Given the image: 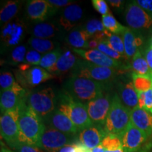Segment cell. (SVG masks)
I'll return each mask as SVG.
<instances>
[{
    "instance_id": "cell-1",
    "label": "cell",
    "mask_w": 152,
    "mask_h": 152,
    "mask_svg": "<svg viewBox=\"0 0 152 152\" xmlns=\"http://www.w3.org/2000/svg\"><path fill=\"white\" fill-rule=\"evenodd\" d=\"M18 123L20 142L38 147L46 125L43 120L28 105L27 102L19 108Z\"/></svg>"
},
{
    "instance_id": "cell-2",
    "label": "cell",
    "mask_w": 152,
    "mask_h": 152,
    "mask_svg": "<svg viewBox=\"0 0 152 152\" xmlns=\"http://www.w3.org/2000/svg\"><path fill=\"white\" fill-rule=\"evenodd\" d=\"M56 109L71 120L79 132L92 125L87 106L64 91L57 99Z\"/></svg>"
},
{
    "instance_id": "cell-3",
    "label": "cell",
    "mask_w": 152,
    "mask_h": 152,
    "mask_svg": "<svg viewBox=\"0 0 152 152\" xmlns=\"http://www.w3.org/2000/svg\"><path fill=\"white\" fill-rule=\"evenodd\" d=\"M106 85L92 80L71 76L64 84V91L83 104H87L104 93Z\"/></svg>"
},
{
    "instance_id": "cell-4",
    "label": "cell",
    "mask_w": 152,
    "mask_h": 152,
    "mask_svg": "<svg viewBox=\"0 0 152 152\" xmlns=\"http://www.w3.org/2000/svg\"><path fill=\"white\" fill-rule=\"evenodd\" d=\"M130 123V110L123 104L118 95L115 94L104 123V130L107 134L121 137Z\"/></svg>"
},
{
    "instance_id": "cell-5",
    "label": "cell",
    "mask_w": 152,
    "mask_h": 152,
    "mask_svg": "<svg viewBox=\"0 0 152 152\" xmlns=\"http://www.w3.org/2000/svg\"><path fill=\"white\" fill-rule=\"evenodd\" d=\"M118 71V70L96 66L85 60L78 59L71 73L72 76L88 78L106 85L116 77Z\"/></svg>"
},
{
    "instance_id": "cell-6",
    "label": "cell",
    "mask_w": 152,
    "mask_h": 152,
    "mask_svg": "<svg viewBox=\"0 0 152 152\" xmlns=\"http://www.w3.org/2000/svg\"><path fill=\"white\" fill-rule=\"evenodd\" d=\"M26 102L44 121L56 109L57 98L54 90L48 87L30 93L28 95Z\"/></svg>"
},
{
    "instance_id": "cell-7",
    "label": "cell",
    "mask_w": 152,
    "mask_h": 152,
    "mask_svg": "<svg viewBox=\"0 0 152 152\" xmlns=\"http://www.w3.org/2000/svg\"><path fill=\"white\" fill-rule=\"evenodd\" d=\"M75 137L46 126L38 147L47 152H58L68 144H75Z\"/></svg>"
},
{
    "instance_id": "cell-8",
    "label": "cell",
    "mask_w": 152,
    "mask_h": 152,
    "mask_svg": "<svg viewBox=\"0 0 152 152\" xmlns=\"http://www.w3.org/2000/svg\"><path fill=\"white\" fill-rule=\"evenodd\" d=\"M18 118V110L6 112L0 118L1 136L11 148L20 142Z\"/></svg>"
},
{
    "instance_id": "cell-9",
    "label": "cell",
    "mask_w": 152,
    "mask_h": 152,
    "mask_svg": "<svg viewBox=\"0 0 152 152\" xmlns=\"http://www.w3.org/2000/svg\"><path fill=\"white\" fill-rule=\"evenodd\" d=\"M27 97L26 90L18 83L9 90L1 91L0 108L1 114L18 110L23 104L26 103Z\"/></svg>"
},
{
    "instance_id": "cell-10",
    "label": "cell",
    "mask_w": 152,
    "mask_h": 152,
    "mask_svg": "<svg viewBox=\"0 0 152 152\" xmlns=\"http://www.w3.org/2000/svg\"><path fill=\"white\" fill-rule=\"evenodd\" d=\"M112 99L109 94L103 93L101 96L87 104L89 116L92 124L104 128L106 117L111 108Z\"/></svg>"
},
{
    "instance_id": "cell-11",
    "label": "cell",
    "mask_w": 152,
    "mask_h": 152,
    "mask_svg": "<svg viewBox=\"0 0 152 152\" xmlns=\"http://www.w3.org/2000/svg\"><path fill=\"white\" fill-rule=\"evenodd\" d=\"M125 18L128 26L133 29H147L152 26V17L136 1H131L127 6Z\"/></svg>"
},
{
    "instance_id": "cell-12",
    "label": "cell",
    "mask_w": 152,
    "mask_h": 152,
    "mask_svg": "<svg viewBox=\"0 0 152 152\" xmlns=\"http://www.w3.org/2000/svg\"><path fill=\"white\" fill-rule=\"evenodd\" d=\"M76 54L84 58V60L92 63L96 66L113 68V69H122L124 67L122 62L110 58L103 52L98 49H73Z\"/></svg>"
},
{
    "instance_id": "cell-13",
    "label": "cell",
    "mask_w": 152,
    "mask_h": 152,
    "mask_svg": "<svg viewBox=\"0 0 152 152\" xmlns=\"http://www.w3.org/2000/svg\"><path fill=\"white\" fill-rule=\"evenodd\" d=\"M26 14L31 20L42 23L54 15L57 9L46 0H30L26 4Z\"/></svg>"
},
{
    "instance_id": "cell-14",
    "label": "cell",
    "mask_w": 152,
    "mask_h": 152,
    "mask_svg": "<svg viewBox=\"0 0 152 152\" xmlns=\"http://www.w3.org/2000/svg\"><path fill=\"white\" fill-rule=\"evenodd\" d=\"M120 139L124 151L132 152L141 148L149 140V137L130 123Z\"/></svg>"
},
{
    "instance_id": "cell-15",
    "label": "cell",
    "mask_w": 152,
    "mask_h": 152,
    "mask_svg": "<svg viewBox=\"0 0 152 152\" xmlns=\"http://www.w3.org/2000/svg\"><path fill=\"white\" fill-rule=\"evenodd\" d=\"M46 126L68 134L75 135L79 132L78 129L67 115L56 109L48 117L44 120Z\"/></svg>"
},
{
    "instance_id": "cell-16",
    "label": "cell",
    "mask_w": 152,
    "mask_h": 152,
    "mask_svg": "<svg viewBox=\"0 0 152 152\" xmlns=\"http://www.w3.org/2000/svg\"><path fill=\"white\" fill-rule=\"evenodd\" d=\"M106 134L103 127L92 125L80 131L78 141L89 149H92L100 145Z\"/></svg>"
},
{
    "instance_id": "cell-17",
    "label": "cell",
    "mask_w": 152,
    "mask_h": 152,
    "mask_svg": "<svg viewBox=\"0 0 152 152\" xmlns=\"http://www.w3.org/2000/svg\"><path fill=\"white\" fill-rule=\"evenodd\" d=\"M130 121L149 137L152 135V114L149 111L138 106L130 110Z\"/></svg>"
},
{
    "instance_id": "cell-18",
    "label": "cell",
    "mask_w": 152,
    "mask_h": 152,
    "mask_svg": "<svg viewBox=\"0 0 152 152\" xmlns=\"http://www.w3.org/2000/svg\"><path fill=\"white\" fill-rule=\"evenodd\" d=\"M83 16V10L79 5L72 4L64 9L59 18V26L66 31L73 29Z\"/></svg>"
},
{
    "instance_id": "cell-19",
    "label": "cell",
    "mask_w": 152,
    "mask_h": 152,
    "mask_svg": "<svg viewBox=\"0 0 152 152\" xmlns=\"http://www.w3.org/2000/svg\"><path fill=\"white\" fill-rule=\"evenodd\" d=\"M119 97L123 104L132 110L138 106V92L134 88L132 82L120 83L118 85Z\"/></svg>"
},
{
    "instance_id": "cell-20",
    "label": "cell",
    "mask_w": 152,
    "mask_h": 152,
    "mask_svg": "<svg viewBox=\"0 0 152 152\" xmlns=\"http://www.w3.org/2000/svg\"><path fill=\"white\" fill-rule=\"evenodd\" d=\"M22 75L26 84L31 87L37 86L54 77V75L47 71V70L39 66H33L28 71L22 72Z\"/></svg>"
},
{
    "instance_id": "cell-21",
    "label": "cell",
    "mask_w": 152,
    "mask_h": 152,
    "mask_svg": "<svg viewBox=\"0 0 152 152\" xmlns=\"http://www.w3.org/2000/svg\"><path fill=\"white\" fill-rule=\"evenodd\" d=\"M77 61L78 58L71 51H66L61 54V56L57 61L56 64L53 67L47 70V71L51 74H56V75L65 73L71 70H73Z\"/></svg>"
},
{
    "instance_id": "cell-22",
    "label": "cell",
    "mask_w": 152,
    "mask_h": 152,
    "mask_svg": "<svg viewBox=\"0 0 152 152\" xmlns=\"http://www.w3.org/2000/svg\"><path fill=\"white\" fill-rule=\"evenodd\" d=\"M122 37L124 42L125 56L127 58H132L140 50V47L143 43L142 38L137 35L136 33L129 28H126L123 33Z\"/></svg>"
},
{
    "instance_id": "cell-23",
    "label": "cell",
    "mask_w": 152,
    "mask_h": 152,
    "mask_svg": "<svg viewBox=\"0 0 152 152\" xmlns=\"http://www.w3.org/2000/svg\"><path fill=\"white\" fill-rule=\"evenodd\" d=\"M91 39L92 37L85 29L75 28L66 37V43L73 49H87L88 42Z\"/></svg>"
},
{
    "instance_id": "cell-24",
    "label": "cell",
    "mask_w": 152,
    "mask_h": 152,
    "mask_svg": "<svg viewBox=\"0 0 152 152\" xmlns=\"http://www.w3.org/2000/svg\"><path fill=\"white\" fill-rule=\"evenodd\" d=\"M58 28L52 23H38L32 29L31 33L34 37L49 39L56 35Z\"/></svg>"
},
{
    "instance_id": "cell-25",
    "label": "cell",
    "mask_w": 152,
    "mask_h": 152,
    "mask_svg": "<svg viewBox=\"0 0 152 152\" xmlns=\"http://www.w3.org/2000/svg\"><path fill=\"white\" fill-rule=\"evenodd\" d=\"M132 68L134 73L141 75H146L152 80V73L149 64L142 54L139 50L133 56L131 62Z\"/></svg>"
},
{
    "instance_id": "cell-26",
    "label": "cell",
    "mask_w": 152,
    "mask_h": 152,
    "mask_svg": "<svg viewBox=\"0 0 152 152\" xmlns=\"http://www.w3.org/2000/svg\"><path fill=\"white\" fill-rule=\"evenodd\" d=\"M21 1H9L4 5L0 12L1 24H5L11 20L18 12Z\"/></svg>"
},
{
    "instance_id": "cell-27",
    "label": "cell",
    "mask_w": 152,
    "mask_h": 152,
    "mask_svg": "<svg viewBox=\"0 0 152 152\" xmlns=\"http://www.w3.org/2000/svg\"><path fill=\"white\" fill-rule=\"evenodd\" d=\"M28 44L33 50L40 54H47L55 49V43L49 39L32 37L28 39Z\"/></svg>"
},
{
    "instance_id": "cell-28",
    "label": "cell",
    "mask_w": 152,
    "mask_h": 152,
    "mask_svg": "<svg viewBox=\"0 0 152 152\" xmlns=\"http://www.w3.org/2000/svg\"><path fill=\"white\" fill-rule=\"evenodd\" d=\"M102 22L104 28L113 35H122L127 28L122 26L111 14L102 16Z\"/></svg>"
},
{
    "instance_id": "cell-29",
    "label": "cell",
    "mask_w": 152,
    "mask_h": 152,
    "mask_svg": "<svg viewBox=\"0 0 152 152\" xmlns=\"http://www.w3.org/2000/svg\"><path fill=\"white\" fill-rule=\"evenodd\" d=\"M132 77L133 85L138 93L147 92V91L151 90L152 80L149 77L133 73Z\"/></svg>"
},
{
    "instance_id": "cell-30",
    "label": "cell",
    "mask_w": 152,
    "mask_h": 152,
    "mask_svg": "<svg viewBox=\"0 0 152 152\" xmlns=\"http://www.w3.org/2000/svg\"><path fill=\"white\" fill-rule=\"evenodd\" d=\"M62 54L61 49L59 48H56L52 52L45 54L42 57L39 66L46 70L49 69L56 64L57 61L58 60Z\"/></svg>"
},
{
    "instance_id": "cell-31",
    "label": "cell",
    "mask_w": 152,
    "mask_h": 152,
    "mask_svg": "<svg viewBox=\"0 0 152 152\" xmlns=\"http://www.w3.org/2000/svg\"><path fill=\"white\" fill-rule=\"evenodd\" d=\"M23 30L20 26H16V25H9L4 30V37L6 38L8 43L15 45L18 43L21 37Z\"/></svg>"
},
{
    "instance_id": "cell-32",
    "label": "cell",
    "mask_w": 152,
    "mask_h": 152,
    "mask_svg": "<svg viewBox=\"0 0 152 152\" xmlns=\"http://www.w3.org/2000/svg\"><path fill=\"white\" fill-rule=\"evenodd\" d=\"M105 151H116L123 148L122 142L120 137L112 134H106L100 144Z\"/></svg>"
},
{
    "instance_id": "cell-33",
    "label": "cell",
    "mask_w": 152,
    "mask_h": 152,
    "mask_svg": "<svg viewBox=\"0 0 152 152\" xmlns=\"http://www.w3.org/2000/svg\"><path fill=\"white\" fill-rule=\"evenodd\" d=\"M108 45L111 47L112 49L116 51L118 53H119L121 56L124 57V58H127L125 56V47H124V42H123V37H121L120 35H112L106 39Z\"/></svg>"
},
{
    "instance_id": "cell-34",
    "label": "cell",
    "mask_w": 152,
    "mask_h": 152,
    "mask_svg": "<svg viewBox=\"0 0 152 152\" xmlns=\"http://www.w3.org/2000/svg\"><path fill=\"white\" fill-rule=\"evenodd\" d=\"M85 30L92 37L95 34L106 30L102 22L99 20H96V19H92V20H89L85 25Z\"/></svg>"
},
{
    "instance_id": "cell-35",
    "label": "cell",
    "mask_w": 152,
    "mask_h": 152,
    "mask_svg": "<svg viewBox=\"0 0 152 152\" xmlns=\"http://www.w3.org/2000/svg\"><path fill=\"white\" fill-rule=\"evenodd\" d=\"M97 49L99 50L100 52H103L104 54L106 55V56L113 58V59L120 61H121V60L123 58H124V57L121 56L119 53H118L116 51H115L114 49H112L111 47L108 45L106 39V40L100 42L99 44Z\"/></svg>"
},
{
    "instance_id": "cell-36",
    "label": "cell",
    "mask_w": 152,
    "mask_h": 152,
    "mask_svg": "<svg viewBox=\"0 0 152 152\" xmlns=\"http://www.w3.org/2000/svg\"><path fill=\"white\" fill-rule=\"evenodd\" d=\"M16 82L12 74L9 72H4L0 75V87L1 91L7 90L12 88Z\"/></svg>"
},
{
    "instance_id": "cell-37",
    "label": "cell",
    "mask_w": 152,
    "mask_h": 152,
    "mask_svg": "<svg viewBox=\"0 0 152 152\" xmlns=\"http://www.w3.org/2000/svg\"><path fill=\"white\" fill-rule=\"evenodd\" d=\"M26 47L20 45L13 49L11 54V61L13 64H20L25 62L26 56Z\"/></svg>"
},
{
    "instance_id": "cell-38",
    "label": "cell",
    "mask_w": 152,
    "mask_h": 152,
    "mask_svg": "<svg viewBox=\"0 0 152 152\" xmlns=\"http://www.w3.org/2000/svg\"><path fill=\"white\" fill-rule=\"evenodd\" d=\"M16 152H45L44 150L35 145H31L24 142H19L12 148Z\"/></svg>"
},
{
    "instance_id": "cell-39",
    "label": "cell",
    "mask_w": 152,
    "mask_h": 152,
    "mask_svg": "<svg viewBox=\"0 0 152 152\" xmlns=\"http://www.w3.org/2000/svg\"><path fill=\"white\" fill-rule=\"evenodd\" d=\"M42 56L40 53L37 52V51L35 50H30L28 51L26 54V58H25V63L26 64H30V65L33 66H39L40 61L42 59Z\"/></svg>"
},
{
    "instance_id": "cell-40",
    "label": "cell",
    "mask_w": 152,
    "mask_h": 152,
    "mask_svg": "<svg viewBox=\"0 0 152 152\" xmlns=\"http://www.w3.org/2000/svg\"><path fill=\"white\" fill-rule=\"evenodd\" d=\"M92 5L97 12L102 14V16H105L109 14V8L106 1L104 0H92Z\"/></svg>"
},
{
    "instance_id": "cell-41",
    "label": "cell",
    "mask_w": 152,
    "mask_h": 152,
    "mask_svg": "<svg viewBox=\"0 0 152 152\" xmlns=\"http://www.w3.org/2000/svg\"><path fill=\"white\" fill-rule=\"evenodd\" d=\"M48 2L54 7L57 9L59 8H66L68 6L71 5L73 1L70 0H48Z\"/></svg>"
},
{
    "instance_id": "cell-42",
    "label": "cell",
    "mask_w": 152,
    "mask_h": 152,
    "mask_svg": "<svg viewBox=\"0 0 152 152\" xmlns=\"http://www.w3.org/2000/svg\"><path fill=\"white\" fill-rule=\"evenodd\" d=\"M136 2L152 17V0H137Z\"/></svg>"
},
{
    "instance_id": "cell-43",
    "label": "cell",
    "mask_w": 152,
    "mask_h": 152,
    "mask_svg": "<svg viewBox=\"0 0 152 152\" xmlns=\"http://www.w3.org/2000/svg\"><path fill=\"white\" fill-rule=\"evenodd\" d=\"M144 95H145V102H144V109L152 114V89L144 93Z\"/></svg>"
},
{
    "instance_id": "cell-44",
    "label": "cell",
    "mask_w": 152,
    "mask_h": 152,
    "mask_svg": "<svg viewBox=\"0 0 152 152\" xmlns=\"http://www.w3.org/2000/svg\"><path fill=\"white\" fill-rule=\"evenodd\" d=\"M144 57H145L146 60L149 64V66L151 69L152 73V47H149V48L146 49L145 52H144Z\"/></svg>"
},
{
    "instance_id": "cell-45",
    "label": "cell",
    "mask_w": 152,
    "mask_h": 152,
    "mask_svg": "<svg viewBox=\"0 0 152 152\" xmlns=\"http://www.w3.org/2000/svg\"><path fill=\"white\" fill-rule=\"evenodd\" d=\"M132 152H152V140H148L141 148Z\"/></svg>"
},
{
    "instance_id": "cell-46",
    "label": "cell",
    "mask_w": 152,
    "mask_h": 152,
    "mask_svg": "<svg viewBox=\"0 0 152 152\" xmlns=\"http://www.w3.org/2000/svg\"><path fill=\"white\" fill-rule=\"evenodd\" d=\"M106 2L109 3L113 8L118 9H121L123 7V5L124 4V1H121V0H108Z\"/></svg>"
},
{
    "instance_id": "cell-47",
    "label": "cell",
    "mask_w": 152,
    "mask_h": 152,
    "mask_svg": "<svg viewBox=\"0 0 152 152\" xmlns=\"http://www.w3.org/2000/svg\"><path fill=\"white\" fill-rule=\"evenodd\" d=\"M74 145H75V152H91V149H89L79 141L74 144Z\"/></svg>"
},
{
    "instance_id": "cell-48",
    "label": "cell",
    "mask_w": 152,
    "mask_h": 152,
    "mask_svg": "<svg viewBox=\"0 0 152 152\" xmlns=\"http://www.w3.org/2000/svg\"><path fill=\"white\" fill-rule=\"evenodd\" d=\"M100 42H99L98 40L95 39H92L89 41L88 42V47L87 49H97L98 46H99V44Z\"/></svg>"
},
{
    "instance_id": "cell-49",
    "label": "cell",
    "mask_w": 152,
    "mask_h": 152,
    "mask_svg": "<svg viewBox=\"0 0 152 152\" xmlns=\"http://www.w3.org/2000/svg\"><path fill=\"white\" fill-rule=\"evenodd\" d=\"M58 152H75V145L68 144V145L62 147Z\"/></svg>"
},
{
    "instance_id": "cell-50",
    "label": "cell",
    "mask_w": 152,
    "mask_h": 152,
    "mask_svg": "<svg viewBox=\"0 0 152 152\" xmlns=\"http://www.w3.org/2000/svg\"><path fill=\"white\" fill-rule=\"evenodd\" d=\"M91 152H105V149L101 145H99L94 149H91Z\"/></svg>"
},
{
    "instance_id": "cell-51",
    "label": "cell",
    "mask_w": 152,
    "mask_h": 152,
    "mask_svg": "<svg viewBox=\"0 0 152 152\" xmlns=\"http://www.w3.org/2000/svg\"><path fill=\"white\" fill-rule=\"evenodd\" d=\"M8 149L7 148H6L4 146L2 145V144H1V152H8Z\"/></svg>"
},
{
    "instance_id": "cell-52",
    "label": "cell",
    "mask_w": 152,
    "mask_h": 152,
    "mask_svg": "<svg viewBox=\"0 0 152 152\" xmlns=\"http://www.w3.org/2000/svg\"><path fill=\"white\" fill-rule=\"evenodd\" d=\"M105 152H125V151H124V150H123V148H121V149H118V150H116V151H105Z\"/></svg>"
},
{
    "instance_id": "cell-53",
    "label": "cell",
    "mask_w": 152,
    "mask_h": 152,
    "mask_svg": "<svg viewBox=\"0 0 152 152\" xmlns=\"http://www.w3.org/2000/svg\"><path fill=\"white\" fill-rule=\"evenodd\" d=\"M150 47H152V37H151V45H150Z\"/></svg>"
},
{
    "instance_id": "cell-54",
    "label": "cell",
    "mask_w": 152,
    "mask_h": 152,
    "mask_svg": "<svg viewBox=\"0 0 152 152\" xmlns=\"http://www.w3.org/2000/svg\"><path fill=\"white\" fill-rule=\"evenodd\" d=\"M8 152H14V151H11V150H8Z\"/></svg>"
},
{
    "instance_id": "cell-55",
    "label": "cell",
    "mask_w": 152,
    "mask_h": 152,
    "mask_svg": "<svg viewBox=\"0 0 152 152\" xmlns=\"http://www.w3.org/2000/svg\"><path fill=\"white\" fill-rule=\"evenodd\" d=\"M151 89H152V88H151Z\"/></svg>"
}]
</instances>
